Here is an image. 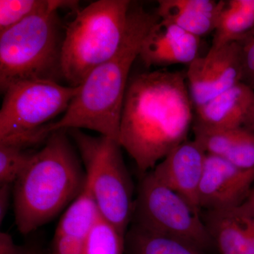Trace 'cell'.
Returning <instances> with one entry per match:
<instances>
[{
    "mask_svg": "<svg viewBox=\"0 0 254 254\" xmlns=\"http://www.w3.org/2000/svg\"><path fill=\"white\" fill-rule=\"evenodd\" d=\"M194 108L185 71H145L128 80L119 143L145 175L187 141Z\"/></svg>",
    "mask_w": 254,
    "mask_h": 254,
    "instance_id": "cell-1",
    "label": "cell"
},
{
    "mask_svg": "<svg viewBox=\"0 0 254 254\" xmlns=\"http://www.w3.org/2000/svg\"><path fill=\"white\" fill-rule=\"evenodd\" d=\"M159 20L156 12H148L141 6L133 7L132 3L126 34L118 51L88 75L63 116L50 124V133L86 128L119 141L128 75L145 37Z\"/></svg>",
    "mask_w": 254,
    "mask_h": 254,
    "instance_id": "cell-2",
    "label": "cell"
},
{
    "mask_svg": "<svg viewBox=\"0 0 254 254\" xmlns=\"http://www.w3.org/2000/svg\"><path fill=\"white\" fill-rule=\"evenodd\" d=\"M86 179L67 130L53 131L13 185L18 231L27 235L51 221L77 198Z\"/></svg>",
    "mask_w": 254,
    "mask_h": 254,
    "instance_id": "cell-3",
    "label": "cell"
},
{
    "mask_svg": "<svg viewBox=\"0 0 254 254\" xmlns=\"http://www.w3.org/2000/svg\"><path fill=\"white\" fill-rule=\"evenodd\" d=\"M129 0H98L76 12L65 27L62 73L68 86L78 87L88 75L116 54L126 34Z\"/></svg>",
    "mask_w": 254,
    "mask_h": 254,
    "instance_id": "cell-4",
    "label": "cell"
},
{
    "mask_svg": "<svg viewBox=\"0 0 254 254\" xmlns=\"http://www.w3.org/2000/svg\"><path fill=\"white\" fill-rule=\"evenodd\" d=\"M64 29L58 11L30 16L0 33V88L25 81H63Z\"/></svg>",
    "mask_w": 254,
    "mask_h": 254,
    "instance_id": "cell-5",
    "label": "cell"
},
{
    "mask_svg": "<svg viewBox=\"0 0 254 254\" xmlns=\"http://www.w3.org/2000/svg\"><path fill=\"white\" fill-rule=\"evenodd\" d=\"M67 131L81 155L100 216L126 236L135 200L121 145L109 137L90 136L81 129Z\"/></svg>",
    "mask_w": 254,
    "mask_h": 254,
    "instance_id": "cell-6",
    "label": "cell"
},
{
    "mask_svg": "<svg viewBox=\"0 0 254 254\" xmlns=\"http://www.w3.org/2000/svg\"><path fill=\"white\" fill-rule=\"evenodd\" d=\"M78 88L50 81L11 85L0 110V143L26 148L48 139L50 122L66 111Z\"/></svg>",
    "mask_w": 254,
    "mask_h": 254,
    "instance_id": "cell-7",
    "label": "cell"
},
{
    "mask_svg": "<svg viewBox=\"0 0 254 254\" xmlns=\"http://www.w3.org/2000/svg\"><path fill=\"white\" fill-rule=\"evenodd\" d=\"M131 222L148 231L186 242L204 252L215 245L200 214L151 171L143 175L138 185Z\"/></svg>",
    "mask_w": 254,
    "mask_h": 254,
    "instance_id": "cell-8",
    "label": "cell"
},
{
    "mask_svg": "<svg viewBox=\"0 0 254 254\" xmlns=\"http://www.w3.org/2000/svg\"><path fill=\"white\" fill-rule=\"evenodd\" d=\"M186 73L194 108L205 104L241 82L240 42L211 46L206 55L198 57L189 65Z\"/></svg>",
    "mask_w": 254,
    "mask_h": 254,
    "instance_id": "cell-9",
    "label": "cell"
},
{
    "mask_svg": "<svg viewBox=\"0 0 254 254\" xmlns=\"http://www.w3.org/2000/svg\"><path fill=\"white\" fill-rule=\"evenodd\" d=\"M254 182V168H240L207 153L198 195L200 208L214 210L242 204Z\"/></svg>",
    "mask_w": 254,
    "mask_h": 254,
    "instance_id": "cell-10",
    "label": "cell"
},
{
    "mask_svg": "<svg viewBox=\"0 0 254 254\" xmlns=\"http://www.w3.org/2000/svg\"><path fill=\"white\" fill-rule=\"evenodd\" d=\"M206 154L198 142L187 140L151 170L158 180L181 195L198 213H200L198 195Z\"/></svg>",
    "mask_w": 254,
    "mask_h": 254,
    "instance_id": "cell-11",
    "label": "cell"
},
{
    "mask_svg": "<svg viewBox=\"0 0 254 254\" xmlns=\"http://www.w3.org/2000/svg\"><path fill=\"white\" fill-rule=\"evenodd\" d=\"M200 37L160 19L142 43L139 57L147 68H165L178 64L190 65L198 56Z\"/></svg>",
    "mask_w": 254,
    "mask_h": 254,
    "instance_id": "cell-12",
    "label": "cell"
},
{
    "mask_svg": "<svg viewBox=\"0 0 254 254\" xmlns=\"http://www.w3.org/2000/svg\"><path fill=\"white\" fill-rule=\"evenodd\" d=\"M204 223L220 254H254V210L245 201L208 210Z\"/></svg>",
    "mask_w": 254,
    "mask_h": 254,
    "instance_id": "cell-13",
    "label": "cell"
},
{
    "mask_svg": "<svg viewBox=\"0 0 254 254\" xmlns=\"http://www.w3.org/2000/svg\"><path fill=\"white\" fill-rule=\"evenodd\" d=\"M194 109L193 128L225 131L244 127L254 110V91L240 82Z\"/></svg>",
    "mask_w": 254,
    "mask_h": 254,
    "instance_id": "cell-14",
    "label": "cell"
},
{
    "mask_svg": "<svg viewBox=\"0 0 254 254\" xmlns=\"http://www.w3.org/2000/svg\"><path fill=\"white\" fill-rule=\"evenodd\" d=\"M157 14L195 36L215 31L225 1L215 0H160Z\"/></svg>",
    "mask_w": 254,
    "mask_h": 254,
    "instance_id": "cell-15",
    "label": "cell"
},
{
    "mask_svg": "<svg viewBox=\"0 0 254 254\" xmlns=\"http://www.w3.org/2000/svg\"><path fill=\"white\" fill-rule=\"evenodd\" d=\"M194 140L208 154L216 155L242 169L254 168V131L245 127L225 131L193 128Z\"/></svg>",
    "mask_w": 254,
    "mask_h": 254,
    "instance_id": "cell-16",
    "label": "cell"
},
{
    "mask_svg": "<svg viewBox=\"0 0 254 254\" xmlns=\"http://www.w3.org/2000/svg\"><path fill=\"white\" fill-rule=\"evenodd\" d=\"M128 254H205L204 251L184 241L154 233L132 223L125 236Z\"/></svg>",
    "mask_w": 254,
    "mask_h": 254,
    "instance_id": "cell-17",
    "label": "cell"
},
{
    "mask_svg": "<svg viewBox=\"0 0 254 254\" xmlns=\"http://www.w3.org/2000/svg\"><path fill=\"white\" fill-rule=\"evenodd\" d=\"M254 28V0L225 1L212 46L219 47L239 41Z\"/></svg>",
    "mask_w": 254,
    "mask_h": 254,
    "instance_id": "cell-18",
    "label": "cell"
},
{
    "mask_svg": "<svg viewBox=\"0 0 254 254\" xmlns=\"http://www.w3.org/2000/svg\"><path fill=\"white\" fill-rule=\"evenodd\" d=\"M100 218L91 186L86 179L84 189L66 208L55 234L86 239Z\"/></svg>",
    "mask_w": 254,
    "mask_h": 254,
    "instance_id": "cell-19",
    "label": "cell"
},
{
    "mask_svg": "<svg viewBox=\"0 0 254 254\" xmlns=\"http://www.w3.org/2000/svg\"><path fill=\"white\" fill-rule=\"evenodd\" d=\"M72 0H0V33L35 14L68 9L78 11Z\"/></svg>",
    "mask_w": 254,
    "mask_h": 254,
    "instance_id": "cell-20",
    "label": "cell"
},
{
    "mask_svg": "<svg viewBox=\"0 0 254 254\" xmlns=\"http://www.w3.org/2000/svg\"><path fill=\"white\" fill-rule=\"evenodd\" d=\"M125 235L102 218L85 240L84 254H123Z\"/></svg>",
    "mask_w": 254,
    "mask_h": 254,
    "instance_id": "cell-21",
    "label": "cell"
},
{
    "mask_svg": "<svg viewBox=\"0 0 254 254\" xmlns=\"http://www.w3.org/2000/svg\"><path fill=\"white\" fill-rule=\"evenodd\" d=\"M18 145L0 143V185H14L33 153Z\"/></svg>",
    "mask_w": 254,
    "mask_h": 254,
    "instance_id": "cell-22",
    "label": "cell"
},
{
    "mask_svg": "<svg viewBox=\"0 0 254 254\" xmlns=\"http://www.w3.org/2000/svg\"><path fill=\"white\" fill-rule=\"evenodd\" d=\"M240 42L242 79L241 82L254 91V33L251 31Z\"/></svg>",
    "mask_w": 254,
    "mask_h": 254,
    "instance_id": "cell-23",
    "label": "cell"
},
{
    "mask_svg": "<svg viewBox=\"0 0 254 254\" xmlns=\"http://www.w3.org/2000/svg\"><path fill=\"white\" fill-rule=\"evenodd\" d=\"M86 239L55 235L52 245V254H84Z\"/></svg>",
    "mask_w": 254,
    "mask_h": 254,
    "instance_id": "cell-24",
    "label": "cell"
},
{
    "mask_svg": "<svg viewBox=\"0 0 254 254\" xmlns=\"http://www.w3.org/2000/svg\"><path fill=\"white\" fill-rule=\"evenodd\" d=\"M11 198H13V185H0V223H2L7 214Z\"/></svg>",
    "mask_w": 254,
    "mask_h": 254,
    "instance_id": "cell-25",
    "label": "cell"
},
{
    "mask_svg": "<svg viewBox=\"0 0 254 254\" xmlns=\"http://www.w3.org/2000/svg\"><path fill=\"white\" fill-rule=\"evenodd\" d=\"M0 254H22V247L16 245L9 233L1 232L0 233Z\"/></svg>",
    "mask_w": 254,
    "mask_h": 254,
    "instance_id": "cell-26",
    "label": "cell"
},
{
    "mask_svg": "<svg viewBox=\"0 0 254 254\" xmlns=\"http://www.w3.org/2000/svg\"><path fill=\"white\" fill-rule=\"evenodd\" d=\"M22 254H42V253L36 247L24 246L22 247Z\"/></svg>",
    "mask_w": 254,
    "mask_h": 254,
    "instance_id": "cell-27",
    "label": "cell"
},
{
    "mask_svg": "<svg viewBox=\"0 0 254 254\" xmlns=\"http://www.w3.org/2000/svg\"><path fill=\"white\" fill-rule=\"evenodd\" d=\"M244 127L248 128L251 131H254V110Z\"/></svg>",
    "mask_w": 254,
    "mask_h": 254,
    "instance_id": "cell-28",
    "label": "cell"
},
{
    "mask_svg": "<svg viewBox=\"0 0 254 254\" xmlns=\"http://www.w3.org/2000/svg\"><path fill=\"white\" fill-rule=\"evenodd\" d=\"M245 202L248 203L254 210V187L251 190L250 195H249L248 198H247Z\"/></svg>",
    "mask_w": 254,
    "mask_h": 254,
    "instance_id": "cell-29",
    "label": "cell"
},
{
    "mask_svg": "<svg viewBox=\"0 0 254 254\" xmlns=\"http://www.w3.org/2000/svg\"><path fill=\"white\" fill-rule=\"evenodd\" d=\"M252 31H253V32H254V29H253V30H252Z\"/></svg>",
    "mask_w": 254,
    "mask_h": 254,
    "instance_id": "cell-30",
    "label": "cell"
}]
</instances>
